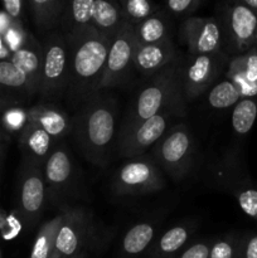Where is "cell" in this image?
I'll return each mask as SVG.
<instances>
[{
  "label": "cell",
  "instance_id": "obj_1",
  "mask_svg": "<svg viewBox=\"0 0 257 258\" xmlns=\"http://www.w3.org/2000/svg\"><path fill=\"white\" fill-rule=\"evenodd\" d=\"M63 35L70 53V73L65 98L71 107L77 110L101 91L112 40L93 28Z\"/></svg>",
  "mask_w": 257,
  "mask_h": 258
},
{
  "label": "cell",
  "instance_id": "obj_2",
  "mask_svg": "<svg viewBox=\"0 0 257 258\" xmlns=\"http://www.w3.org/2000/svg\"><path fill=\"white\" fill-rule=\"evenodd\" d=\"M117 116V101L103 91L76 110L71 134L86 160L102 168L110 163L116 144Z\"/></svg>",
  "mask_w": 257,
  "mask_h": 258
},
{
  "label": "cell",
  "instance_id": "obj_3",
  "mask_svg": "<svg viewBox=\"0 0 257 258\" xmlns=\"http://www.w3.org/2000/svg\"><path fill=\"white\" fill-rule=\"evenodd\" d=\"M183 67L176 60L151 76V81L136 96L120 133L149 120L164 111L184 115V96L181 83Z\"/></svg>",
  "mask_w": 257,
  "mask_h": 258
},
{
  "label": "cell",
  "instance_id": "obj_4",
  "mask_svg": "<svg viewBox=\"0 0 257 258\" xmlns=\"http://www.w3.org/2000/svg\"><path fill=\"white\" fill-rule=\"evenodd\" d=\"M125 24L118 2L73 0L66 2L59 25L63 34L93 28L113 40Z\"/></svg>",
  "mask_w": 257,
  "mask_h": 258
},
{
  "label": "cell",
  "instance_id": "obj_5",
  "mask_svg": "<svg viewBox=\"0 0 257 258\" xmlns=\"http://www.w3.org/2000/svg\"><path fill=\"white\" fill-rule=\"evenodd\" d=\"M43 71L40 80V100L55 105L66 96L70 73V53L62 33H50L42 43Z\"/></svg>",
  "mask_w": 257,
  "mask_h": 258
},
{
  "label": "cell",
  "instance_id": "obj_6",
  "mask_svg": "<svg viewBox=\"0 0 257 258\" xmlns=\"http://www.w3.org/2000/svg\"><path fill=\"white\" fill-rule=\"evenodd\" d=\"M193 138L183 123L174 125L154 145L151 159L175 180L185 178L193 164Z\"/></svg>",
  "mask_w": 257,
  "mask_h": 258
},
{
  "label": "cell",
  "instance_id": "obj_7",
  "mask_svg": "<svg viewBox=\"0 0 257 258\" xmlns=\"http://www.w3.org/2000/svg\"><path fill=\"white\" fill-rule=\"evenodd\" d=\"M217 17L223 30L224 52L242 55L253 49L257 38V15L242 0L224 4Z\"/></svg>",
  "mask_w": 257,
  "mask_h": 258
},
{
  "label": "cell",
  "instance_id": "obj_8",
  "mask_svg": "<svg viewBox=\"0 0 257 258\" xmlns=\"http://www.w3.org/2000/svg\"><path fill=\"white\" fill-rule=\"evenodd\" d=\"M161 169L148 156L128 159L112 179V188L117 196H143L164 188Z\"/></svg>",
  "mask_w": 257,
  "mask_h": 258
},
{
  "label": "cell",
  "instance_id": "obj_9",
  "mask_svg": "<svg viewBox=\"0 0 257 258\" xmlns=\"http://www.w3.org/2000/svg\"><path fill=\"white\" fill-rule=\"evenodd\" d=\"M47 184L43 168L23 161L18 180V216L27 228H33L39 221L45 202Z\"/></svg>",
  "mask_w": 257,
  "mask_h": 258
},
{
  "label": "cell",
  "instance_id": "obj_10",
  "mask_svg": "<svg viewBox=\"0 0 257 258\" xmlns=\"http://www.w3.org/2000/svg\"><path fill=\"white\" fill-rule=\"evenodd\" d=\"M179 40L190 57L224 52L223 30L217 17H189L179 29Z\"/></svg>",
  "mask_w": 257,
  "mask_h": 258
},
{
  "label": "cell",
  "instance_id": "obj_11",
  "mask_svg": "<svg viewBox=\"0 0 257 258\" xmlns=\"http://www.w3.org/2000/svg\"><path fill=\"white\" fill-rule=\"evenodd\" d=\"M62 214L50 258H72L86 251L85 246L92 234V222L85 209L66 206Z\"/></svg>",
  "mask_w": 257,
  "mask_h": 258
},
{
  "label": "cell",
  "instance_id": "obj_12",
  "mask_svg": "<svg viewBox=\"0 0 257 258\" xmlns=\"http://www.w3.org/2000/svg\"><path fill=\"white\" fill-rule=\"evenodd\" d=\"M174 113L175 112L173 111H164L134 126L130 130L118 134L117 149L120 155L127 159L143 156L165 135Z\"/></svg>",
  "mask_w": 257,
  "mask_h": 258
},
{
  "label": "cell",
  "instance_id": "obj_13",
  "mask_svg": "<svg viewBox=\"0 0 257 258\" xmlns=\"http://www.w3.org/2000/svg\"><path fill=\"white\" fill-rule=\"evenodd\" d=\"M226 60L227 55L224 52L191 57L190 62L183 67L181 75L184 100L190 102L208 91L221 75Z\"/></svg>",
  "mask_w": 257,
  "mask_h": 258
},
{
  "label": "cell",
  "instance_id": "obj_14",
  "mask_svg": "<svg viewBox=\"0 0 257 258\" xmlns=\"http://www.w3.org/2000/svg\"><path fill=\"white\" fill-rule=\"evenodd\" d=\"M43 174L47 184V193L53 201L68 197L77 184L71 151L65 144H57L43 166Z\"/></svg>",
  "mask_w": 257,
  "mask_h": 258
},
{
  "label": "cell",
  "instance_id": "obj_15",
  "mask_svg": "<svg viewBox=\"0 0 257 258\" xmlns=\"http://www.w3.org/2000/svg\"><path fill=\"white\" fill-rule=\"evenodd\" d=\"M135 48L136 38L134 34V28L125 24L111 42L101 91L115 87L125 80L130 68L134 67Z\"/></svg>",
  "mask_w": 257,
  "mask_h": 258
},
{
  "label": "cell",
  "instance_id": "obj_16",
  "mask_svg": "<svg viewBox=\"0 0 257 258\" xmlns=\"http://www.w3.org/2000/svg\"><path fill=\"white\" fill-rule=\"evenodd\" d=\"M57 141L34 123L28 122L19 136L23 161L43 168Z\"/></svg>",
  "mask_w": 257,
  "mask_h": 258
},
{
  "label": "cell",
  "instance_id": "obj_17",
  "mask_svg": "<svg viewBox=\"0 0 257 258\" xmlns=\"http://www.w3.org/2000/svg\"><path fill=\"white\" fill-rule=\"evenodd\" d=\"M28 122L44 130L55 141H60L72 128V117L55 105L40 102L28 108Z\"/></svg>",
  "mask_w": 257,
  "mask_h": 258
},
{
  "label": "cell",
  "instance_id": "obj_18",
  "mask_svg": "<svg viewBox=\"0 0 257 258\" xmlns=\"http://www.w3.org/2000/svg\"><path fill=\"white\" fill-rule=\"evenodd\" d=\"M175 57L176 50L171 40L151 45H140L136 42L134 67L143 75L154 76L176 60Z\"/></svg>",
  "mask_w": 257,
  "mask_h": 258
},
{
  "label": "cell",
  "instance_id": "obj_19",
  "mask_svg": "<svg viewBox=\"0 0 257 258\" xmlns=\"http://www.w3.org/2000/svg\"><path fill=\"white\" fill-rule=\"evenodd\" d=\"M10 60L22 71L29 81L34 93L39 92L43 71V47L32 34L17 52L10 57Z\"/></svg>",
  "mask_w": 257,
  "mask_h": 258
},
{
  "label": "cell",
  "instance_id": "obj_20",
  "mask_svg": "<svg viewBox=\"0 0 257 258\" xmlns=\"http://www.w3.org/2000/svg\"><path fill=\"white\" fill-rule=\"evenodd\" d=\"M134 28L136 42L140 45L159 44L170 39V24L164 10L156 13Z\"/></svg>",
  "mask_w": 257,
  "mask_h": 258
},
{
  "label": "cell",
  "instance_id": "obj_21",
  "mask_svg": "<svg viewBox=\"0 0 257 258\" xmlns=\"http://www.w3.org/2000/svg\"><path fill=\"white\" fill-rule=\"evenodd\" d=\"M189 224H178L161 234L151 247V258H173L183 249L191 236Z\"/></svg>",
  "mask_w": 257,
  "mask_h": 258
},
{
  "label": "cell",
  "instance_id": "obj_22",
  "mask_svg": "<svg viewBox=\"0 0 257 258\" xmlns=\"http://www.w3.org/2000/svg\"><path fill=\"white\" fill-rule=\"evenodd\" d=\"M27 7L32 14L33 22L42 32L54 29L60 24L66 2L58 0H29Z\"/></svg>",
  "mask_w": 257,
  "mask_h": 258
},
{
  "label": "cell",
  "instance_id": "obj_23",
  "mask_svg": "<svg viewBox=\"0 0 257 258\" xmlns=\"http://www.w3.org/2000/svg\"><path fill=\"white\" fill-rule=\"evenodd\" d=\"M156 229L150 222H141L127 229L122 238L121 249L125 257L131 258L145 252L154 243Z\"/></svg>",
  "mask_w": 257,
  "mask_h": 258
},
{
  "label": "cell",
  "instance_id": "obj_24",
  "mask_svg": "<svg viewBox=\"0 0 257 258\" xmlns=\"http://www.w3.org/2000/svg\"><path fill=\"white\" fill-rule=\"evenodd\" d=\"M0 91L12 96L13 93L25 97L35 95L24 73L10 59H0Z\"/></svg>",
  "mask_w": 257,
  "mask_h": 258
},
{
  "label": "cell",
  "instance_id": "obj_25",
  "mask_svg": "<svg viewBox=\"0 0 257 258\" xmlns=\"http://www.w3.org/2000/svg\"><path fill=\"white\" fill-rule=\"evenodd\" d=\"M62 218L63 214L60 211V213L50 218L49 221H45L39 227L29 258H50Z\"/></svg>",
  "mask_w": 257,
  "mask_h": 258
},
{
  "label": "cell",
  "instance_id": "obj_26",
  "mask_svg": "<svg viewBox=\"0 0 257 258\" xmlns=\"http://www.w3.org/2000/svg\"><path fill=\"white\" fill-rule=\"evenodd\" d=\"M121 13L126 24L136 27L148 18L161 12L160 7L150 0H120Z\"/></svg>",
  "mask_w": 257,
  "mask_h": 258
},
{
  "label": "cell",
  "instance_id": "obj_27",
  "mask_svg": "<svg viewBox=\"0 0 257 258\" xmlns=\"http://www.w3.org/2000/svg\"><path fill=\"white\" fill-rule=\"evenodd\" d=\"M257 117V102L253 98H241L232 111V127L239 135L249 133Z\"/></svg>",
  "mask_w": 257,
  "mask_h": 258
},
{
  "label": "cell",
  "instance_id": "obj_28",
  "mask_svg": "<svg viewBox=\"0 0 257 258\" xmlns=\"http://www.w3.org/2000/svg\"><path fill=\"white\" fill-rule=\"evenodd\" d=\"M241 98L242 97L236 86L229 80H223L221 82L216 83L209 90L207 100H208V103L213 108L223 110V108H228L231 106L236 105Z\"/></svg>",
  "mask_w": 257,
  "mask_h": 258
},
{
  "label": "cell",
  "instance_id": "obj_29",
  "mask_svg": "<svg viewBox=\"0 0 257 258\" xmlns=\"http://www.w3.org/2000/svg\"><path fill=\"white\" fill-rule=\"evenodd\" d=\"M227 80H229L236 86L242 98H252L253 96H257V86L253 85L246 76L238 55L234 57L229 63Z\"/></svg>",
  "mask_w": 257,
  "mask_h": 258
},
{
  "label": "cell",
  "instance_id": "obj_30",
  "mask_svg": "<svg viewBox=\"0 0 257 258\" xmlns=\"http://www.w3.org/2000/svg\"><path fill=\"white\" fill-rule=\"evenodd\" d=\"M28 123L27 110L18 106H13L2 113V125L5 131L9 133H22Z\"/></svg>",
  "mask_w": 257,
  "mask_h": 258
},
{
  "label": "cell",
  "instance_id": "obj_31",
  "mask_svg": "<svg viewBox=\"0 0 257 258\" xmlns=\"http://www.w3.org/2000/svg\"><path fill=\"white\" fill-rule=\"evenodd\" d=\"M238 246L239 238L234 236H227L217 239L212 243L209 258H237Z\"/></svg>",
  "mask_w": 257,
  "mask_h": 258
},
{
  "label": "cell",
  "instance_id": "obj_32",
  "mask_svg": "<svg viewBox=\"0 0 257 258\" xmlns=\"http://www.w3.org/2000/svg\"><path fill=\"white\" fill-rule=\"evenodd\" d=\"M203 4L202 0H168L163 3L164 12L169 13L175 17H185L189 18L193 13L199 9V7Z\"/></svg>",
  "mask_w": 257,
  "mask_h": 258
},
{
  "label": "cell",
  "instance_id": "obj_33",
  "mask_svg": "<svg viewBox=\"0 0 257 258\" xmlns=\"http://www.w3.org/2000/svg\"><path fill=\"white\" fill-rule=\"evenodd\" d=\"M28 35H29V33L23 28L22 23L14 20L9 27V29L4 33L3 39H4V43L8 47V49L12 53H14L27 42Z\"/></svg>",
  "mask_w": 257,
  "mask_h": 258
},
{
  "label": "cell",
  "instance_id": "obj_34",
  "mask_svg": "<svg viewBox=\"0 0 257 258\" xmlns=\"http://www.w3.org/2000/svg\"><path fill=\"white\" fill-rule=\"evenodd\" d=\"M242 211L251 218L257 219V189L242 188L234 191Z\"/></svg>",
  "mask_w": 257,
  "mask_h": 258
},
{
  "label": "cell",
  "instance_id": "obj_35",
  "mask_svg": "<svg viewBox=\"0 0 257 258\" xmlns=\"http://www.w3.org/2000/svg\"><path fill=\"white\" fill-rule=\"evenodd\" d=\"M212 243V241H198L181 249L173 258H209Z\"/></svg>",
  "mask_w": 257,
  "mask_h": 258
},
{
  "label": "cell",
  "instance_id": "obj_36",
  "mask_svg": "<svg viewBox=\"0 0 257 258\" xmlns=\"http://www.w3.org/2000/svg\"><path fill=\"white\" fill-rule=\"evenodd\" d=\"M238 58L248 80L257 86V50L253 48L249 52L238 55Z\"/></svg>",
  "mask_w": 257,
  "mask_h": 258
},
{
  "label": "cell",
  "instance_id": "obj_37",
  "mask_svg": "<svg viewBox=\"0 0 257 258\" xmlns=\"http://www.w3.org/2000/svg\"><path fill=\"white\" fill-rule=\"evenodd\" d=\"M237 258H257V233H247L239 238Z\"/></svg>",
  "mask_w": 257,
  "mask_h": 258
},
{
  "label": "cell",
  "instance_id": "obj_38",
  "mask_svg": "<svg viewBox=\"0 0 257 258\" xmlns=\"http://www.w3.org/2000/svg\"><path fill=\"white\" fill-rule=\"evenodd\" d=\"M25 4L27 3L22 2V0H5V2H3V8H4V12L13 20L22 23L23 8H24Z\"/></svg>",
  "mask_w": 257,
  "mask_h": 258
},
{
  "label": "cell",
  "instance_id": "obj_39",
  "mask_svg": "<svg viewBox=\"0 0 257 258\" xmlns=\"http://www.w3.org/2000/svg\"><path fill=\"white\" fill-rule=\"evenodd\" d=\"M18 102H19V101L17 100V97L0 91V112H4V111L8 110L9 107L17 106Z\"/></svg>",
  "mask_w": 257,
  "mask_h": 258
},
{
  "label": "cell",
  "instance_id": "obj_40",
  "mask_svg": "<svg viewBox=\"0 0 257 258\" xmlns=\"http://www.w3.org/2000/svg\"><path fill=\"white\" fill-rule=\"evenodd\" d=\"M13 22H14V20H13L4 10L0 12V35H4V33L9 29V27L12 25Z\"/></svg>",
  "mask_w": 257,
  "mask_h": 258
},
{
  "label": "cell",
  "instance_id": "obj_41",
  "mask_svg": "<svg viewBox=\"0 0 257 258\" xmlns=\"http://www.w3.org/2000/svg\"><path fill=\"white\" fill-rule=\"evenodd\" d=\"M13 53L8 49V47L5 45L4 39H3V35H0V59H10Z\"/></svg>",
  "mask_w": 257,
  "mask_h": 258
},
{
  "label": "cell",
  "instance_id": "obj_42",
  "mask_svg": "<svg viewBox=\"0 0 257 258\" xmlns=\"http://www.w3.org/2000/svg\"><path fill=\"white\" fill-rule=\"evenodd\" d=\"M242 3L257 15V0H242Z\"/></svg>",
  "mask_w": 257,
  "mask_h": 258
},
{
  "label": "cell",
  "instance_id": "obj_43",
  "mask_svg": "<svg viewBox=\"0 0 257 258\" xmlns=\"http://www.w3.org/2000/svg\"><path fill=\"white\" fill-rule=\"evenodd\" d=\"M5 144H7V139H5L4 134H3L2 130H0V159L3 158V154H4Z\"/></svg>",
  "mask_w": 257,
  "mask_h": 258
},
{
  "label": "cell",
  "instance_id": "obj_44",
  "mask_svg": "<svg viewBox=\"0 0 257 258\" xmlns=\"http://www.w3.org/2000/svg\"><path fill=\"white\" fill-rule=\"evenodd\" d=\"M72 258H87V252L82 251V252H81V253L76 254V256H73Z\"/></svg>",
  "mask_w": 257,
  "mask_h": 258
},
{
  "label": "cell",
  "instance_id": "obj_45",
  "mask_svg": "<svg viewBox=\"0 0 257 258\" xmlns=\"http://www.w3.org/2000/svg\"><path fill=\"white\" fill-rule=\"evenodd\" d=\"M256 45H257V38H256Z\"/></svg>",
  "mask_w": 257,
  "mask_h": 258
},
{
  "label": "cell",
  "instance_id": "obj_46",
  "mask_svg": "<svg viewBox=\"0 0 257 258\" xmlns=\"http://www.w3.org/2000/svg\"><path fill=\"white\" fill-rule=\"evenodd\" d=\"M0 212H2V208H0Z\"/></svg>",
  "mask_w": 257,
  "mask_h": 258
}]
</instances>
